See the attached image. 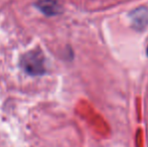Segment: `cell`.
Wrapping results in <instances>:
<instances>
[{
    "label": "cell",
    "mask_w": 148,
    "mask_h": 147,
    "mask_svg": "<svg viewBox=\"0 0 148 147\" xmlns=\"http://www.w3.org/2000/svg\"><path fill=\"white\" fill-rule=\"evenodd\" d=\"M23 68L29 74L36 75L43 71V59L39 51H31L25 55L22 59Z\"/></svg>",
    "instance_id": "1"
},
{
    "label": "cell",
    "mask_w": 148,
    "mask_h": 147,
    "mask_svg": "<svg viewBox=\"0 0 148 147\" xmlns=\"http://www.w3.org/2000/svg\"><path fill=\"white\" fill-rule=\"evenodd\" d=\"M133 23L137 28H143L148 23V10L146 8H139L132 13Z\"/></svg>",
    "instance_id": "2"
},
{
    "label": "cell",
    "mask_w": 148,
    "mask_h": 147,
    "mask_svg": "<svg viewBox=\"0 0 148 147\" xmlns=\"http://www.w3.org/2000/svg\"><path fill=\"white\" fill-rule=\"evenodd\" d=\"M40 8L43 10L45 13L53 14L58 11L59 5H58L57 2L53 1V0H43L40 4Z\"/></svg>",
    "instance_id": "3"
},
{
    "label": "cell",
    "mask_w": 148,
    "mask_h": 147,
    "mask_svg": "<svg viewBox=\"0 0 148 147\" xmlns=\"http://www.w3.org/2000/svg\"><path fill=\"white\" fill-rule=\"evenodd\" d=\"M147 53H148V49H147Z\"/></svg>",
    "instance_id": "4"
}]
</instances>
